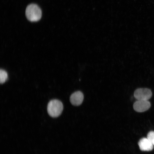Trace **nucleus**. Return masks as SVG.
I'll return each mask as SVG.
<instances>
[{
    "label": "nucleus",
    "instance_id": "1",
    "mask_svg": "<svg viewBox=\"0 0 154 154\" xmlns=\"http://www.w3.org/2000/svg\"><path fill=\"white\" fill-rule=\"evenodd\" d=\"M25 15L27 19L31 22L39 20L42 16L41 10L39 7L35 4L28 5L26 9Z\"/></svg>",
    "mask_w": 154,
    "mask_h": 154
},
{
    "label": "nucleus",
    "instance_id": "2",
    "mask_svg": "<svg viewBox=\"0 0 154 154\" xmlns=\"http://www.w3.org/2000/svg\"><path fill=\"white\" fill-rule=\"evenodd\" d=\"M63 106L62 103L60 100L54 99L48 102L47 110L48 114L53 117L59 116L62 113Z\"/></svg>",
    "mask_w": 154,
    "mask_h": 154
},
{
    "label": "nucleus",
    "instance_id": "3",
    "mask_svg": "<svg viewBox=\"0 0 154 154\" xmlns=\"http://www.w3.org/2000/svg\"><path fill=\"white\" fill-rule=\"evenodd\" d=\"M134 95L137 100H148L152 96L151 90L147 88H140L134 92Z\"/></svg>",
    "mask_w": 154,
    "mask_h": 154
},
{
    "label": "nucleus",
    "instance_id": "4",
    "mask_svg": "<svg viewBox=\"0 0 154 154\" xmlns=\"http://www.w3.org/2000/svg\"><path fill=\"white\" fill-rule=\"evenodd\" d=\"M150 106V103L148 100H138L133 105L134 109L138 112H145L148 110Z\"/></svg>",
    "mask_w": 154,
    "mask_h": 154
},
{
    "label": "nucleus",
    "instance_id": "5",
    "mask_svg": "<svg viewBox=\"0 0 154 154\" xmlns=\"http://www.w3.org/2000/svg\"><path fill=\"white\" fill-rule=\"evenodd\" d=\"M84 95L80 91L74 92L70 97V101L73 105L78 106L80 105L83 102Z\"/></svg>",
    "mask_w": 154,
    "mask_h": 154
},
{
    "label": "nucleus",
    "instance_id": "6",
    "mask_svg": "<svg viewBox=\"0 0 154 154\" xmlns=\"http://www.w3.org/2000/svg\"><path fill=\"white\" fill-rule=\"evenodd\" d=\"M138 145L140 150L143 151H151L153 148V145L147 138L141 139L138 143Z\"/></svg>",
    "mask_w": 154,
    "mask_h": 154
},
{
    "label": "nucleus",
    "instance_id": "7",
    "mask_svg": "<svg viewBox=\"0 0 154 154\" xmlns=\"http://www.w3.org/2000/svg\"><path fill=\"white\" fill-rule=\"evenodd\" d=\"M8 78V74L7 72L4 70L1 69L0 71V82L3 84L5 82Z\"/></svg>",
    "mask_w": 154,
    "mask_h": 154
},
{
    "label": "nucleus",
    "instance_id": "8",
    "mask_svg": "<svg viewBox=\"0 0 154 154\" xmlns=\"http://www.w3.org/2000/svg\"><path fill=\"white\" fill-rule=\"evenodd\" d=\"M147 138L154 146V131H149L147 134Z\"/></svg>",
    "mask_w": 154,
    "mask_h": 154
}]
</instances>
